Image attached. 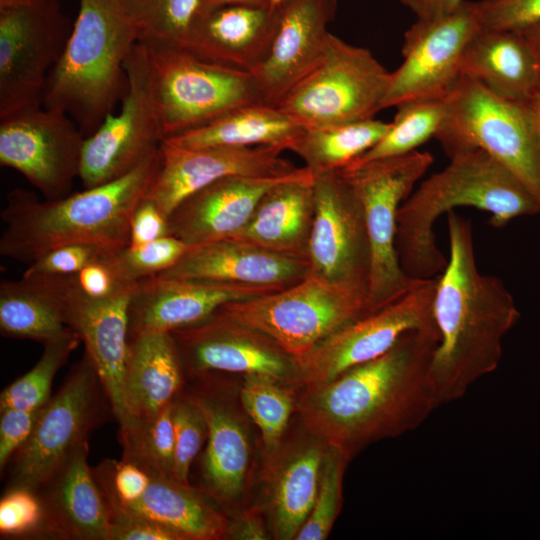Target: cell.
Here are the masks:
<instances>
[{"label": "cell", "mask_w": 540, "mask_h": 540, "mask_svg": "<svg viewBox=\"0 0 540 540\" xmlns=\"http://www.w3.org/2000/svg\"><path fill=\"white\" fill-rule=\"evenodd\" d=\"M439 340L437 327L409 331L383 355L302 387L296 410L304 427L350 460L416 429L440 406L430 376Z\"/></svg>", "instance_id": "1"}, {"label": "cell", "mask_w": 540, "mask_h": 540, "mask_svg": "<svg viewBox=\"0 0 540 540\" xmlns=\"http://www.w3.org/2000/svg\"><path fill=\"white\" fill-rule=\"evenodd\" d=\"M447 214L450 251L437 276L433 314L440 340L430 367L440 405L462 398L497 369L503 338L520 319L504 283L478 271L471 221Z\"/></svg>", "instance_id": "2"}, {"label": "cell", "mask_w": 540, "mask_h": 540, "mask_svg": "<svg viewBox=\"0 0 540 540\" xmlns=\"http://www.w3.org/2000/svg\"><path fill=\"white\" fill-rule=\"evenodd\" d=\"M161 167L159 149L130 173L54 200L25 189L7 194L0 216V255L30 265L49 251L90 244L118 253L130 244V223Z\"/></svg>", "instance_id": "3"}, {"label": "cell", "mask_w": 540, "mask_h": 540, "mask_svg": "<svg viewBox=\"0 0 540 540\" xmlns=\"http://www.w3.org/2000/svg\"><path fill=\"white\" fill-rule=\"evenodd\" d=\"M441 171L421 182L397 214L395 247L403 272L426 280L441 274L448 260L433 232L443 213L474 207L491 215L496 227L524 215L540 214V204L505 166L480 149L452 155Z\"/></svg>", "instance_id": "4"}, {"label": "cell", "mask_w": 540, "mask_h": 540, "mask_svg": "<svg viewBox=\"0 0 540 540\" xmlns=\"http://www.w3.org/2000/svg\"><path fill=\"white\" fill-rule=\"evenodd\" d=\"M137 43L118 0H80L64 52L48 73L42 106L66 114L89 137L126 96V61Z\"/></svg>", "instance_id": "5"}, {"label": "cell", "mask_w": 540, "mask_h": 540, "mask_svg": "<svg viewBox=\"0 0 540 540\" xmlns=\"http://www.w3.org/2000/svg\"><path fill=\"white\" fill-rule=\"evenodd\" d=\"M435 138L446 154L480 149L510 170L540 204V153L525 103L461 75L444 99Z\"/></svg>", "instance_id": "6"}, {"label": "cell", "mask_w": 540, "mask_h": 540, "mask_svg": "<svg viewBox=\"0 0 540 540\" xmlns=\"http://www.w3.org/2000/svg\"><path fill=\"white\" fill-rule=\"evenodd\" d=\"M140 43L165 139L238 107L264 103L251 73L209 62L180 46Z\"/></svg>", "instance_id": "7"}, {"label": "cell", "mask_w": 540, "mask_h": 540, "mask_svg": "<svg viewBox=\"0 0 540 540\" xmlns=\"http://www.w3.org/2000/svg\"><path fill=\"white\" fill-rule=\"evenodd\" d=\"M219 310L270 338L296 362L369 313L366 295L309 275L285 289L229 302Z\"/></svg>", "instance_id": "8"}, {"label": "cell", "mask_w": 540, "mask_h": 540, "mask_svg": "<svg viewBox=\"0 0 540 540\" xmlns=\"http://www.w3.org/2000/svg\"><path fill=\"white\" fill-rule=\"evenodd\" d=\"M110 402L84 353L62 386L41 408L33 431L9 462L5 490L38 492L82 446L108 413Z\"/></svg>", "instance_id": "9"}, {"label": "cell", "mask_w": 540, "mask_h": 540, "mask_svg": "<svg viewBox=\"0 0 540 540\" xmlns=\"http://www.w3.org/2000/svg\"><path fill=\"white\" fill-rule=\"evenodd\" d=\"M434 161L429 152L410 153L349 165L338 172L349 182L365 213L371 264L367 293L368 312L398 299L423 280L409 278L402 270L395 247L397 214Z\"/></svg>", "instance_id": "10"}, {"label": "cell", "mask_w": 540, "mask_h": 540, "mask_svg": "<svg viewBox=\"0 0 540 540\" xmlns=\"http://www.w3.org/2000/svg\"><path fill=\"white\" fill-rule=\"evenodd\" d=\"M390 80L370 50L331 34L322 63L277 107L304 129L374 118Z\"/></svg>", "instance_id": "11"}, {"label": "cell", "mask_w": 540, "mask_h": 540, "mask_svg": "<svg viewBox=\"0 0 540 540\" xmlns=\"http://www.w3.org/2000/svg\"><path fill=\"white\" fill-rule=\"evenodd\" d=\"M72 29L58 0H0V117L42 105Z\"/></svg>", "instance_id": "12"}, {"label": "cell", "mask_w": 540, "mask_h": 540, "mask_svg": "<svg viewBox=\"0 0 540 540\" xmlns=\"http://www.w3.org/2000/svg\"><path fill=\"white\" fill-rule=\"evenodd\" d=\"M129 88L119 112L109 114L85 138L79 178L83 188L114 181L159 151L165 139L153 96L144 46L138 42L126 61Z\"/></svg>", "instance_id": "13"}, {"label": "cell", "mask_w": 540, "mask_h": 540, "mask_svg": "<svg viewBox=\"0 0 540 540\" xmlns=\"http://www.w3.org/2000/svg\"><path fill=\"white\" fill-rule=\"evenodd\" d=\"M482 28L478 2L463 1L451 13L417 19L404 33L403 61L391 72L383 109L444 100L462 75L464 51Z\"/></svg>", "instance_id": "14"}, {"label": "cell", "mask_w": 540, "mask_h": 540, "mask_svg": "<svg viewBox=\"0 0 540 540\" xmlns=\"http://www.w3.org/2000/svg\"><path fill=\"white\" fill-rule=\"evenodd\" d=\"M85 136L66 114L28 106L0 117V164L16 170L46 200L69 195L80 175Z\"/></svg>", "instance_id": "15"}, {"label": "cell", "mask_w": 540, "mask_h": 540, "mask_svg": "<svg viewBox=\"0 0 540 540\" xmlns=\"http://www.w3.org/2000/svg\"><path fill=\"white\" fill-rule=\"evenodd\" d=\"M437 276L398 299L347 324L297 362L296 385L329 381L347 369L389 351L407 332L437 327L433 314Z\"/></svg>", "instance_id": "16"}, {"label": "cell", "mask_w": 540, "mask_h": 540, "mask_svg": "<svg viewBox=\"0 0 540 540\" xmlns=\"http://www.w3.org/2000/svg\"><path fill=\"white\" fill-rule=\"evenodd\" d=\"M308 275L367 297L371 251L363 205L338 172L314 176Z\"/></svg>", "instance_id": "17"}, {"label": "cell", "mask_w": 540, "mask_h": 540, "mask_svg": "<svg viewBox=\"0 0 540 540\" xmlns=\"http://www.w3.org/2000/svg\"><path fill=\"white\" fill-rule=\"evenodd\" d=\"M48 296L68 327L85 345L120 428L129 425L124 402L128 350V305L131 295L94 299L83 294L68 275L22 277Z\"/></svg>", "instance_id": "18"}, {"label": "cell", "mask_w": 540, "mask_h": 540, "mask_svg": "<svg viewBox=\"0 0 540 540\" xmlns=\"http://www.w3.org/2000/svg\"><path fill=\"white\" fill-rule=\"evenodd\" d=\"M184 372L260 375L296 385L297 362L264 334L223 314L171 332Z\"/></svg>", "instance_id": "19"}, {"label": "cell", "mask_w": 540, "mask_h": 540, "mask_svg": "<svg viewBox=\"0 0 540 540\" xmlns=\"http://www.w3.org/2000/svg\"><path fill=\"white\" fill-rule=\"evenodd\" d=\"M161 167L147 197L167 217L188 196L228 176L281 177L300 168L273 146L182 148L160 146Z\"/></svg>", "instance_id": "20"}, {"label": "cell", "mask_w": 540, "mask_h": 540, "mask_svg": "<svg viewBox=\"0 0 540 540\" xmlns=\"http://www.w3.org/2000/svg\"><path fill=\"white\" fill-rule=\"evenodd\" d=\"M270 51L252 73L265 104L282 99L324 60L337 0H284Z\"/></svg>", "instance_id": "21"}, {"label": "cell", "mask_w": 540, "mask_h": 540, "mask_svg": "<svg viewBox=\"0 0 540 540\" xmlns=\"http://www.w3.org/2000/svg\"><path fill=\"white\" fill-rule=\"evenodd\" d=\"M274 292L233 284L153 275L140 279L128 305V337L198 324L226 303Z\"/></svg>", "instance_id": "22"}, {"label": "cell", "mask_w": 540, "mask_h": 540, "mask_svg": "<svg viewBox=\"0 0 540 540\" xmlns=\"http://www.w3.org/2000/svg\"><path fill=\"white\" fill-rule=\"evenodd\" d=\"M308 272L307 260L228 237L190 246L175 265L159 274L278 291L303 280Z\"/></svg>", "instance_id": "23"}, {"label": "cell", "mask_w": 540, "mask_h": 540, "mask_svg": "<svg viewBox=\"0 0 540 540\" xmlns=\"http://www.w3.org/2000/svg\"><path fill=\"white\" fill-rule=\"evenodd\" d=\"M279 19V6L228 5L201 12L183 48L209 62L252 74L270 51Z\"/></svg>", "instance_id": "24"}, {"label": "cell", "mask_w": 540, "mask_h": 540, "mask_svg": "<svg viewBox=\"0 0 540 540\" xmlns=\"http://www.w3.org/2000/svg\"><path fill=\"white\" fill-rule=\"evenodd\" d=\"M87 456L85 444L36 492L44 511L39 538L112 539L109 509Z\"/></svg>", "instance_id": "25"}, {"label": "cell", "mask_w": 540, "mask_h": 540, "mask_svg": "<svg viewBox=\"0 0 540 540\" xmlns=\"http://www.w3.org/2000/svg\"><path fill=\"white\" fill-rule=\"evenodd\" d=\"M295 173L221 178L194 192L174 209L168 218L170 235L188 246L231 237L248 222L264 193Z\"/></svg>", "instance_id": "26"}, {"label": "cell", "mask_w": 540, "mask_h": 540, "mask_svg": "<svg viewBox=\"0 0 540 540\" xmlns=\"http://www.w3.org/2000/svg\"><path fill=\"white\" fill-rule=\"evenodd\" d=\"M201 382L202 385L189 394L207 425L202 491L217 504L230 505L244 491L250 460L249 438L243 419L229 399L212 385V381L203 378Z\"/></svg>", "instance_id": "27"}, {"label": "cell", "mask_w": 540, "mask_h": 540, "mask_svg": "<svg viewBox=\"0 0 540 540\" xmlns=\"http://www.w3.org/2000/svg\"><path fill=\"white\" fill-rule=\"evenodd\" d=\"M314 177L305 168L277 182L259 200L236 238L269 251L308 261L315 216Z\"/></svg>", "instance_id": "28"}, {"label": "cell", "mask_w": 540, "mask_h": 540, "mask_svg": "<svg viewBox=\"0 0 540 540\" xmlns=\"http://www.w3.org/2000/svg\"><path fill=\"white\" fill-rule=\"evenodd\" d=\"M145 493L135 502L106 500L112 525L139 517L176 532L182 540H218L228 534L230 522L214 499L173 477L149 475Z\"/></svg>", "instance_id": "29"}, {"label": "cell", "mask_w": 540, "mask_h": 540, "mask_svg": "<svg viewBox=\"0 0 540 540\" xmlns=\"http://www.w3.org/2000/svg\"><path fill=\"white\" fill-rule=\"evenodd\" d=\"M184 382L183 364L171 333L146 332L128 337L124 376L128 426L171 404Z\"/></svg>", "instance_id": "30"}, {"label": "cell", "mask_w": 540, "mask_h": 540, "mask_svg": "<svg viewBox=\"0 0 540 540\" xmlns=\"http://www.w3.org/2000/svg\"><path fill=\"white\" fill-rule=\"evenodd\" d=\"M465 75L506 99L526 103L540 88V68L519 30L481 28L462 59Z\"/></svg>", "instance_id": "31"}, {"label": "cell", "mask_w": 540, "mask_h": 540, "mask_svg": "<svg viewBox=\"0 0 540 540\" xmlns=\"http://www.w3.org/2000/svg\"><path fill=\"white\" fill-rule=\"evenodd\" d=\"M303 129L278 107L253 103L165 141L182 148L273 146L284 151Z\"/></svg>", "instance_id": "32"}, {"label": "cell", "mask_w": 540, "mask_h": 540, "mask_svg": "<svg viewBox=\"0 0 540 540\" xmlns=\"http://www.w3.org/2000/svg\"><path fill=\"white\" fill-rule=\"evenodd\" d=\"M325 451L326 444L314 438L281 461H270V509L275 538L295 539L306 522L317 496Z\"/></svg>", "instance_id": "33"}, {"label": "cell", "mask_w": 540, "mask_h": 540, "mask_svg": "<svg viewBox=\"0 0 540 540\" xmlns=\"http://www.w3.org/2000/svg\"><path fill=\"white\" fill-rule=\"evenodd\" d=\"M391 122L369 118L303 129L288 150L298 155L314 176L343 169L372 148Z\"/></svg>", "instance_id": "34"}, {"label": "cell", "mask_w": 540, "mask_h": 540, "mask_svg": "<svg viewBox=\"0 0 540 540\" xmlns=\"http://www.w3.org/2000/svg\"><path fill=\"white\" fill-rule=\"evenodd\" d=\"M70 330L57 305L22 278L0 282V333L42 343Z\"/></svg>", "instance_id": "35"}, {"label": "cell", "mask_w": 540, "mask_h": 540, "mask_svg": "<svg viewBox=\"0 0 540 540\" xmlns=\"http://www.w3.org/2000/svg\"><path fill=\"white\" fill-rule=\"evenodd\" d=\"M283 382L260 375H246L240 387L243 409L258 427L268 461L279 452L290 416L296 409L294 390Z\"/></svg>", "instance_id": "36"}, {"label": "cell", "mask_w": 540, "mask_h": 540, "mask_svg": "<svg viewBox=\"0 0 540 540\" xmlns=\"http://www.w3.org/2000/svg\"><path fill=\"white\" fill-rule=\"evenodd\" d=\"M445 115L444 100L407 102L397 112L387 133L368 151L349 165L401 156L435 138Z\"/></svg>", "instance_id": "37"}, {"label": "cell", "mask_w": 540, "mask_h": 540, "mask_svg": "<svg viewBox=\"0 0 540 540\" xmlns=\"http://www.w3.org/2000/svg\"><path fill=\"white\" fill-rule=\"evenodd\" d=\"M119 438L123 449L121 460L138 465L149 475L175 478L172 403L151 417L121 428Z\"/></svg>", "instance_id": "38"}, {"label": "cell", "mask_w": 540, "mask_h": 540, "mask_svg": "<svg viewBox=\"0 0 540 540\" xmlns=\"http://www.w3.org/2000/svg\"><path fill=\"white\" fill-rule=\"evenodd\" d=\"M135 27L138 42L158 41L184 47L198 13L199 0H118Z\"/></svg>", "instance_id": "39"}, {"label": "cell", "mask_w": 540, "mask_h": 540, "mask_svg": "<svg viewBox=\"0 0 540 540\" xmlns=\"http://www.w3.org/2000/svg\"><path fill=\"white\" fill-rule=\"evenodd\" d=\"M80 342L78 334L70 328L63 336L45 343L37 363L1 392L0 411L42 408L51 398V386L58 370Z\"/></svg>", "instance_id": "40"}, {"label": "cell", "mask_w": 540, "mask_h": 540, "mask_svg": "<svg viewBox=\"0 0 540 540\" xmlns=\"http://www.w3.org/2000/svg\"><path fill=\"white\" fill-rule=\"evenodd\" d=\"M349 461L339 449L326 445L317 496L296 540H324L328 537L341 508L343 476Z\"/></svg>", "instance_id": "41"}, {"label": "cell", "mask_w": 540, "mask_h": 540, "mask_svg": "<svg viewBox=\"0 0 540 540\" xmlns=\"http://www.w3.org/2000/svg\"><path fill=\"white\" fill-rule=\"evenodd\" d=\"M172 417L175 433L173 474L179 482L190 484V467L207 439L206 421L189 392L183 391L172 402Z\"/></svg>", "instance_id": "42"}, {"label": "cell", "mask_w": 540, "mask_h": 540, "mask_svg": "<svg viewBox=\"0 0 540 540\" xmlns=\"http://www.w3.org/2000/svg\"><path fill=\"white\" fill-rule=\"evenodd\" d=\"M68 276L83 294L94 299L131 295L138 283L125 271L117 253L105 254Z\"/></svg>", "instance_id": "43"}, {"label": "cell", "mask_w": 540, "mask_h": 540, "mask_svg": "<svg viewBox=\"0 0 540 540\" xmlns=\"http://www.w3.org/2000/svg\"><path fill=\"white\" fill-rule=\"evenodd\" d=\"M190 246L174 236H165L137 246H128L117 253L128 275L139 281L168 270Z\"/></svg>", "instance_id": "44"}, {"label": "cell", "mask_w": 540, "mask_h": 540, "mask_svg": "<svg viewBox=\"0 0 540 540\" xmlns=\"http://www.w3.org/2000/svg\"><path fill=\"white\" fill-rule=\"evenodd\" d=\"M43 518L36 492L26 488L5 490L0 500L1 538H39Z\"/></svg>", "instance_id": "45"}, {"label": "cell", "mask_w": 540, "mask_h": 540, "mask_svg": "<svg viewBox=\"0 0 540 540\" xmlns=\"http://www.w3.org/2000/svg\"><path fill=\"white\" fill-rule=\"evenodd\" d=\"M108 253L113 252L90 244L64 245L28 265L22 277L71 275Z\"/></svg>", "instance_id": "46"}, {"label": "cell", "mask_w": 540, "mask_h": 540, "mask_svg": "<svg viewBox=\"0 0 540 540\" xmlns=\"http://www.w3.org/2000/svg\"><path fill=\"white\" fill-rule=\"evenodd\" d=\"M483 29L522 30L540 22V0L479 1Z\"/></svg>", "instance_id": "47"}, {"label": "cell", "mask_w": 540, "mask_h": 540, "mask_svg": "<svg viewBox=\"0 0 540 540\" xmlns=\"http://www.w3.org/2000/svg\"><path fill=\"white\" fill-rule=\"evenodd\" d=\"M40 410L41 408L37 410L8 408L0 411L1 473L31 435Z\"/></svg>", "instance_id": "48"}, {"label": "cell", "mask_w": 540, "mask_h": 540, "mask_svg": "<svg viewBox=\"0 0 540 540\" xmlns=\"http://www.w3.org/2000/svg\"><path fill=\"white\" fill-rule=\"evenodd\" d=\"M169 235L168 218L146 196L133 212L129 246L141 245Z\"/></svg>", "instance_id": "49"}, {"label": "cell", "mask_w": 540, "mask_h": 540, "mask_svg": "<svg viewBox=\"0 0 540 540\" xmlns=\"http://www.w3.org/2000/svg\"><path fill=\"white\" fill-rule=\"evenodd\" d=\"M111 540H182L171 529L139 517H126L112 526Z\"/></svg>", "instance_id": "50"}, {"label": "cell", "mask_w": 540, "mask_h": 540, "mask_svg": "<svg viewBox=\"0 0 540 540\" xmlns=\"http://www.w3.org/2000/svg\"><path fill=\"white\" fill-rule=\"evenodd\" d=\"M417 19H428L451 13L464 0H400Z\"/></svg>", "instance_id": "51"}, {"label": "cell", "mask_w": 540, "mask_h": 540, "mask_svg": "<svg viewBox=\"0 0 540 540\" xmlns=\"http://www.w3.org/2000/svg\"><path fill=\"white\" fill-rule=\"evenodd\" d=\"M227 536L237 539H265V532L259 515H243L235 523L229 525Z\"/></svg>", "instance_id": "52"}, {"label": "cell", "mask_w": 540, "mask_h": 540, "mask_svg": "<svg viewBox=\"0 0 540 540\" xmlns=\"http://www.w3.org/2000/svg\"><path fill=\"white\" fill-rule=\"evenodd\" d=\"M228 5L270 7L271 2L270 0H199L198 13L210 11Z\"/></svg>", "instance_id": "53"}, {"label": "cell", "mask_w": 540, "mask_h": 540, "mask_svg": "<svg viewBox=\"0 0 540 540\" xmlns=\"http://www.w3.org/2000/svg\"><path fill=\"white\" fill-rule=\"evenodd\" d=\"M525 104L530 116L538 150L540 153V88Z\"/></svg>", "instance_id": "54"}, {"label": "cell", "mask_w": 540, "mask_h": 540, "mask_svg": "<svg viewBox=\"0 0 540 540\" xmlns=\"http://www.w3.org/2000/svg\"><path fill=\"white\" fill-rule=\"evenodd\" d=\"M540 68V22L534 23L522 30Z\"/></svg>", "instance_id": "55"}, {"label": "cell", "mask_w": 540, "mask_h": 540, "mask_svg": "<svg viewBox=\"0 0 540 540\" xmlns=\"http://www.w3.org/2000/svg\"><path fill=\"white\" fill-rule=\"evenodd\" d=\"M284 0H270L272 7H277L280 5Z\"/></svg>", "instance_id": "56"}]
</instances>
